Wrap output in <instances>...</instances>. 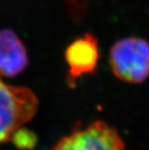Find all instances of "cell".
I'll list each match as a JSON object with an SVG mask.
<instances>
[{
	"instance_id": "cell-1",
	"label": "cell",
	"mask_w": 149,
	"mask_h": 150,
	"mask_svg": "<svg viewBox=\"0 0 149 150\" xmlns=\"http://www.w3.org/2000/svg\"><path fill=\"white\" fill-rule=\"evenodd\" d=\"M38 98L32 90L14 86L0 79V145L15 135L36 114Z\"/></svg>"
},
{
	"instance_id": "cell-4",
	"label": "cell",
	"mask_w": 149,
	"mask_h": 150,
	"mask_svg": "<svg viewBox=\"0 0 149 150\" xmlns=\"http://www.w3.org/2000/svg\"><path fill=\"white\" fill-rule=\"evenodd\" d=\"M65 58L70 83H74L82 76L92 74L99 61V45L96 37L90 33L78 37L68 46Z\"/></svg>"
},
{
	"instance_id": "cell-2",
	"label": "cell",
	"mask_w": 149,
	"mask_h": 150,
	"mask_svg": "<svg viewBox=\"0 0 149 150\" xmlns=\"http://www.w3.org/2000/svg\"><path fill=\"white\" fill-rule=\"evenodd\" d=\"M109 66L113 75L127 83H141L149 76V42L126 37L110 47Z\"/></svg>"
},
{
	"instance_id": "cell-3",
	"label": "cell",
	"mask_w": 149,
	"mask_h": 150,
	"mask_svg": "<svg viewBox=\"0 0 149 150\" xmlns=\"http://www.w3.org/2000/svg\"><path fill=\"white\" fill-rule=\"evenodd\" d=\"M52 150H125V142L115 128L97 120L63 137Z\"/></svg>"
},
{
	"instance_id": "cell-5",
	"label": "cell",
	"mask_w": 149,
	"mask_h": 150,
	"mask_svg": "<svg viewBox=\"0 0 149 150\" xmlns=\"http://www.w3.org/2000/svg\"><path fill=\"white\" fill-rule=\"evenodd\" d=\"M28 65L24 44L11 29L0 30V76L13 78Z\"/></svg>"
}]
</instances>
